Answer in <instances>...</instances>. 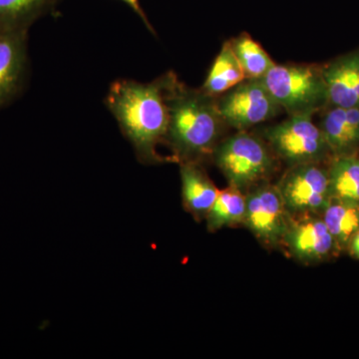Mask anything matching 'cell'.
Returning <instances> with one entry per match:
<instances>
[{
  "label": "cell",
  "instance_id": "16",
  "mask_svg": "<svg viewBox=\"0 0 359 359\" xmlns=\"http://www.w3.org/2000/svg\"><path fill=\"white\" fill-rule=\"evenodd\" d=\"M245 79L244 71L231 49L230 41H226L215 59L201 89L209 95L218 98Z\"/></svg>",
  "mask_w": 359,
  "mask_h": 359
},
{
  "label": "cell",
  "instance_id": "10",
  "mask_svg": "<svg viewBox=\"0 0 359 359\" xmlns=\"http://www.w3.org/2000/svg\"><path fill=\"white\" fill-rule=\"evenodd\" d=\"M27 33L0 32V110L20 95L25 83Z\"/></svg>",
  "mask_w": 359,
  "mask_h": 359
},
{
  "label": "cell",
  "instance_id": "3",
  "mask_svg": "<svg viewBox=\"0 0 359 359\" xmlns=\"http://www.w3.org/2000/svg\"><path fill=\"white\" fill-rule=\"evenodd\" d=\"M212 156L229 186L245 193L266 182L276 169V157L268 144L248 131H238L219 142Z\"/></svg>",
  "mask_w": 359,
  "mask_h": 359
},
{
  "label": "cell",
  "instance_id": "15",
  "mask_svg": "<svg viewBox=\"0 0 359 359\" xmlns=\"http://www.w3.org/2000/svg\"><path fill=\"white\" fill-rule=\"evenodd\" d=\"M327 173L332 199L359 205V157H332Z\"/></svg>",
  "mask_w": 359,
  "mask_h": 359
},
{
  "label": "cell",
  "instance_id": "4",
  "mask_svg": "<svg viewBox=\"0 0 359 359\" xmlns=\"http://www.w3.org/2000/svg\"><path fill=\"white\" fill-rule=\"evenodd\" d=\"M261 81L289 116H313L328 106L321 66L276 63Z\"/></svg>",
  "mask_w": 359,
  "mask_h": 359
},
{
  "label": "cell",
  "instance_id": "11",
  "mask_svg": "<svg viewBox=\"0 0 359 359\" xmlns=\"http://www.w3.org/2000/svg\"><path fill=\"white\" fill-rule=\"evenodd\" d=\"M321 68L327 85L328 106L358 107L359 49L335 58Z\"/></svg>",
  "mask_w": 359,
  "mask_h": 359
},
{
  "label": "cell",
  "instance_id": "18",
  "mask_svg": "<svg viewBox=\"0 0 359 359\" xmlns=\"http://www.w3.org/2000/svg\"><path fill=\"white\" fill-rule=\"evenodd\" d=\"M245 210V193L236 187L229 186L219 191L218 197L205 217L208 229L216 231L226 226L244 224Z\"/></svg>",
  "mask_w": 359,
  "mask_h": 359
},
{
  "label": "cell",
  "instance_id": "13",
  "mask_svg": "<svg viewBox=\"0 0 359 359\" xmlns=\"http://www.w3.org/2000/svg\"><path fill=\"white\" fill-rule=\"evenodd\" d=\"M180 175L184 207L194 218H205L218 197L219 190L200 167L199 163H181Z\"/></svg>",
  "mask_w": 359,
  "mask_h": 359
},
{
  "label": "cell",
  "instance_id": "14",
  "mask_svg": "<svg viewBox=\"0 0 359 359\" xmlns=\"http://www.w3.org/2000/svg\"><path fill=\"white\" fill-rule=\"evenodd\" d=\"M58 0H0V32H28Z\"/></svg>",
  "mask_w": 359,
  "mask_h": 359
},
{
  "label": "cell",
  "instance_id": "5",
  "mask_svg": "<svg viewBox=\"0 0 359 359\" xmlns=\"http://www.w3.org/2000/svg\"><path fill=\"white\" fill-rule=\"evenodd\" d=\"M261 137L276 158L289 167L321 164L330 155L327 141L311 115H292L266 127Z\"/></svg>",
  "mask_w": 359,
  "mask_h": 359
},
{
  "label": "cell",
  "instance_id": "2",
  "mask_svg": "<svg viewBox=\"0 0 359 359\" xmlns=\"http://www.w3.org/2000/svg\"><path fill=\"white\" fill-rule=\"evenodd\" d=\"M166 75V142L178 162L199 163L212 155L228 126L219 113L217 98L202 89L190 88L175 73Z\"/></svg>",
  "mask_w": 359,
  "mask_h": 359
},
{
  "label": "cell",
  "instance_id": "20",
  "mask_svg": "<svg viewBox=\"0 0 359 359\" xmlns=\"http://www.w3.org/2000/svg\"><path fill=\"white\" fill-rule=\"evenodd\" d=\"M122 1L124 2V4H126L127 6H128L130 8H131L132 11H133L134 13H136L137 15H138L139 18H141L142 20H143V22L145 23L146 27H147L148 29L153 33V34H155V32L154 29H153L152 25H151V23L149 22L147 16H146L145 13H144L143 8H142L140 6V1H139V0H122Z\"/></svg>",
  "mask_w": 359,
  "mask_h": 359
},
{
  "label": "cell",
  "instance_id": "12",
  "mask_svg": "<svg viewBox=\"0 0 359 359\" xmlns=\"http://www.w3.org/2000/svg\"><path fill=\"white\" fill-rule=\"evenodd\" d=\"M332 157L355 154L359 148V106L323 110L318 125Z\"/></svg>",
  "mask_w": 359,
  "mask_h": 359
},
{
  "label": "cell",
  "instance_id": "1",
  "mask_svg": "<svg viewBox=\"0 0 359 359\" xmlns=\"http://www.w3.org/2000/svg\"><path fill=\"white\" fill-rule=\"evenodd\" d=\"M166 85V74L149 83L118 79L106 96V105L142 163L161 162L157 146L166 141L169 125Z\"/></svg>",
  "mask_w": 359,
  "mask_h": 359
},
{
  "label": "cell",
  "instance_id": "7",
  "mask_svg": "<svg viewBox=\"0 0 359 359\" xmlns=\"http://www.w3.org/2000/svg\"><path fill=\"white\" fill-rule=\"evenodd\" d=\"M276 187L290 216L320 215L332 200L327 169L320 164L289 167Z\"/></svg>",
  "mask_w": 359,
  "mask_h": 359
},
{
  "label": "cell",
  "instance_id": "19",
  "mask_svg": "<svg viewBox=\"0 0 359 359\" xmlns=\"http://www.w3.org/2000/svg\"><path fill=\"white\" fill-rule=\"evenodd\" d=\"M230 44L244 71L245 79H262L276 65L275 61L249 33L238 35L230 40Z\"/></svg>",
  "mask_w": 359,
  "mask_h": 359
},
{
  "label": "cell",
  "instance_id": "17",
  "mask_svg": "<svg viewBox=\"0 0 359 359\" xmlns=\"http://www.w3.org/2000/svg\"><path fill=\"white\" fill-rule=\"evenodd\" d=\"M320 217L339 249H347L359 231V205L332 199Z\"/></svg>",
  "mask_w": 359,
  "mask_h": 359
},
{
  "label": "cell",
  "instance_id": "21",
  "mask_svg": "<svg viewBox=\"0 0 359 359\" xmlns=\"http://www.w3.org/2000/svg\"><path fill=\"white\" fill-rule=\"evenodd\" d=\"M347 250L351 252V256L354 259H359V231L351 240V244H349Z\"/></svg>",
  "mask_w": 359,
  "mask_h": 359
},
{
  "label": "cell",
  "instance_id": "9",
  "mask_svg": "<svg viewBox=\"0 0 359 359\" xmlns=\"http://www.w3.org/2000/svg\"><path fill=\"white\" fill-rule=\"evenodd\" d=\"M282 245L302 263L313 264L327 259L339 249L320 215L292 216Z\"/></svg>",
  "mask_w": 359,
  "mask_h": 359
},
{
  "label": "cell",
  "instance_id": "8",
  "mask_svg": "<svg viewBox=\"0 0 359 359\" xmlns=\"http://www.w3.org/2000/svg\"><path fill=\"white\" fill-rule=\"evenodd\" d=\"M244 224L257 240L269 247L282 245L292 216L276 185L259 184L245 193Z\"/></svg>",
  "mask_w": 359,
  "mask_h": 359
},
{
  "label": "cell",
  "instance_id": "6",
  "mask_svg": "<svg viewBox=\"0 0 359 359\" xmlns=\"http://www.w3.org/2000/svg\"><path fill=\"white\" fill-rule=\"evenodd\" d=\"M226 126L248 130L276 117L283 109L261 79H245L217 98Z\"/></svg>",
  "mask_w": 359,
  "mask_h": 359
}]
</instances>
